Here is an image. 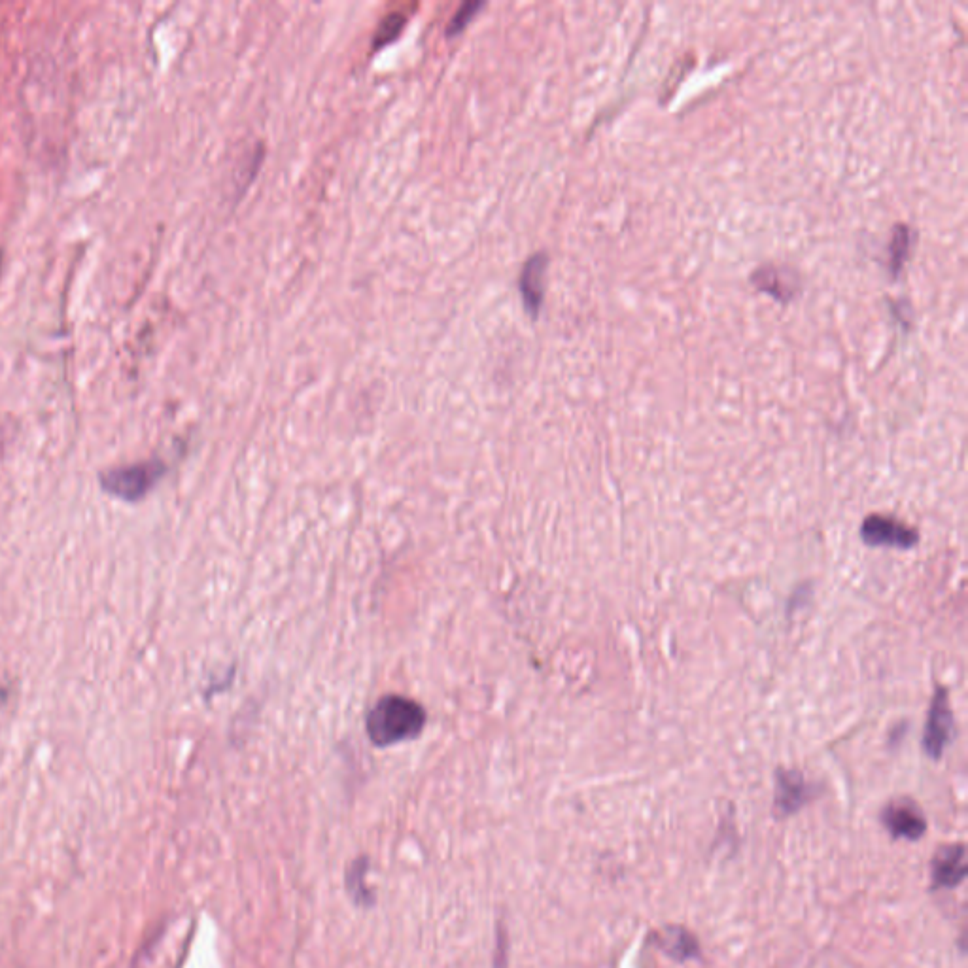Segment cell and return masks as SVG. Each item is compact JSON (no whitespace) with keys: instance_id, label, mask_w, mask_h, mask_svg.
I'll return each instance as SVG.
<instances>
[{"instance_id":"cell-1","label":"cell","mask_w":968,"mask_h":968,"mask_svg":"<svg viewBox=\"0 0 968 968\" xmlns=\"http://www.w3.org/2000/svg\"><path fill=\"white\" fill-rule=\"evenodd\" d=\"M365 726L373 744L390 747L415 740L426 726V711L415 700L388 694L369 709Z\"/></svg>"},{"instance_id":"cell-2","label":"cell","mask_w":968,"mask_h":968,"mask_svg":"<svg viewBox=\"0 0 968 968\" xmlns=\"http://www.w3.org/2000/svg\"><path fill=\"white\" fill-rule=\"evenodd\" d=\"M951 738H953V713H951L948 691L944 687H936L931 709H929V719L925 725L923 742H921L927 757H931L933 761L942 759Z\"/></svg>"},{"instance_id":"cell-3","label":"cell","mask_w":968,"mask_h":968,"mask_svg":"<svg viewBox=\"0 0 968 968\" xmlns=\"http://www.w3.org/2000/svg\"><path fill=\"white\" fill-rule=\"evenodd\" d=\"M861 539L870 547H895L900 551H908L916 547L919 534L899 520L872 515L861 526Z\"/></svg>"},{"instance_id":"cell-4","label":"cell","mask_w":968,"mask_h":968,"mask_svg":"<svg viewBox=\"0 0 968 968\" xmlns=\"http://www.w3.org/2000/svg\"><path fill=\"white\" fill-rule=\"evenodd\" d=\"M967 847L948 844L938 847L931 861V889L951 891L967 880Z\"/></svg>"},{"instance_id":"cell-5","label":"cell","mask_w":968,"mask_h":968,"mask_svg":"<svg viewBox=\"0 0 968 968\" xmlns=\"http://www.w3.org/2000/svg\"><path fill=\"white\" fill-rule=\"evenodd\" d=\"M882 823L893 840L917 842L927 832L925 815L919 812L916 804H912L910 800H899L885 806L882 812Z\"/></svg>"},{"instance_id":"cell-6","label":"cell","mask_w":968,"mask_h":968,"mask_svg":"<svg viewBox=\"0 0 968 968\" xmlns=\"http://www.w3.org/2000/svg\"><path fill=\"white\" fill-rule=\"evenodd\" d=\"M813 796L812 785L798 770H778L776 772V798L774 806L781 817H789L800 812Z\"/></svg>"},{"instance_id":"cell-7","label":"cell","mask_w":968,"mask_h":968,"mask_svg":"<svg viewBox=\"0 0 968 968\" xmlns=\"http://www.w3.org/2000/svg\"><path fill=\"white\" fill-rule=\"evenodd\" d=\"M651 940L658 950L662 951L666 957H670L675 963H687V961L700 957V944H698L696 936L683 927L666 925L653 934Z\"/></svg>"},{"instance_id":"cell-8","label":"cell","mask_w":968,"mask_h":968,"mask_svg":"<svg viewBox=\"0 0 968 968\" xmlns=\"http://www.w3.org/2000/svg\"><path fill=\"white\" fill-rule=\"evenodd\" d=\"M549 265L547 254H534L524 263L520 273V294L530 314L537 316L545 295V271Z\"/></svg>"},{"instance_id":"cell-9","label":"cell","mask_w":968,"mask_h":968,"mask_svg":"<svg viewBox=\"0 0 968 968\" xmlns=\"http://www.w3.org/2000/svg\"><path fill=\"white\" fill-rule=\"evenodd\" d=\"M159 473L161 469L156 464L129 467L110 475L106 479V486L108 490H112L114 494H120L123 498H137L156 483Z\"/></svg>"},{"instance_id":"cell-10","label":"cell","mask_w":968,"mask_h":968,"mask_svg":"<svg viewBox=\"0 0 968 968\" xmlns=\"http://www.w3.org/2000/svg\"><path fill=\"white\" fill-rule=\"evenodd\" d=\"M910 246H912V233H910V227L906 225H897L895 227V233H893V241H891V246H889V267H891V273L897 277L904 265V261L908 258V252H910Z\"/></svg>"},{"instance_id":"cell-11","label":"cell","mask_w":968,"mask_h":968,"mask_svg":"<svg viewBox=\"0 0 968 968\" xmlns=\"http://www.w3.org/2000/svg\"><path fill=\"white\" fill-rule=\"evenodd\" d=\"M365 874H367L365 859L354 861L350 870H348V874H346V885H348L350 895L354 897V902L369 906L373 902V897H371V891L365 887Z\"/></svg>"},{"instance_id":"cell-12","label":"cell","mask_w":968,"mask_h":968,"mask_svg":"<svg viewBox=\"0 0 968 968\" xmlns=\"http://www.w3.org/2000/svg\"><path fill=\"white\" fill-rule=\"evenodd\" d=\"M405 23H407V19H405L403 14H399V12L388 14V16L382 19L381 23H379L377 33H375V36H373V48H375V50H379V48H382V46H386V44L394 42V40L401 35V31H403Z\"/></svg>"},{"instance_id":"cell-13","label":"cell","mask_w":968,"mask_h":968,"mask_svg":"<svg viewBox=\"0 0 968 968\" xmlns=\"http://www.w3.org/2000/svg\"><path fill=\"white\" fill-rule=\"evenodd\" d=\"M483 6L484 2H481V0H467V2H464V4H462V6H460L456 12H454V16L450 18L449 25H447V35L454 36L458 35V33H462V31L466 29L467 23L477 16V12H479Z\"/></svg>"}]
</instances>
